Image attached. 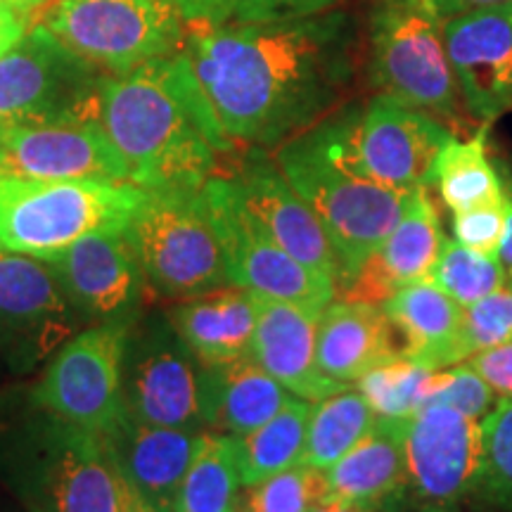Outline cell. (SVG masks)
I'll return each mask as SVG.
<instances>
[{
	"label": "cell",
	"mask_w": 512,
	"mask_h": 512,
	"mask_svg": "<svg viewBox=\"0 0 512 512\" xmlns=\"http://www.w3.org/2000/svg\"><path fill=\"white\" fill-rule=\"evenodd\" d=\"M98 121L124 159L128 181L143 190H197L233 150L211 117L188 57L152 60L105 76Z\"/></svg>",
	"instance_id": "7a4b0ae2"
},
{
	"label": "cell",
	"mask_w": 512,
	"mask_h": 512,
	"mask_svg": "<svg viewBox=\"0 0 512 512\" xmlns=\"http://www.w3.org/2000/svg\"><path fill=\"white\" fill-rule=\"evenodd\" d=\"M434 8L444 19L460 15V12L477 10V8H491V5H505L512 3V0H432Z\"/></svg>",
	"instance_id": "7bdbcfd3"
},
{
	"label": "cell",
	"mask_w": 512,
	"mask_h": 512,
	"mask_svg": "<svg viewBox=\"0 0 512 512\" xmlns=\"http://www.w3.org/2000/svg\"><path fill=\"white\" fill-rule=\"evenodd\" d=\"M434 370L411 358L396 356L356 380V389L377 418L408 420L420 411L425 384Z\"/></svg>",
	"instance_id": "1f68e13d"
},
{
	"label": "cell",
	"mask_w": 512,
	"mask_h": 512,
	"mask_svg": "<svg viewBox=\"0 0 512 512\" xmlns=\"http://www.w3.org/2000/svg\"><path fill=\"white\" fill-rule=\"evenodd\" d=\"M309 512H377L368 505L361 503H349V501H337V498H325L318 505H313Z\"/></svg>",
	"instance_id": "f6af8a7d"
},
{
	"label": "cell",
	"mask_w": 512,
	"mask_h": 512,
	"mask_svg": "<svg viewBox=\"0 0 512 512\" xmlns=\"http://www.w3.org/2000/svg\"><path fill=\"white\" fill-rule=\"evenodd\" d=\"M145 200L128 181L0 178V249L48 261L102 228H124Z\"/></svg>",
	"instance_id": "8992f818"
},
{
	"label": "cell",
	"mask_w": 512,
	"mask_h": 512,
	"mask_svg": "<svg viewBox=\"0 0 512 512\" xmlns=\"http://www.w3.org/2000/svg\"><path fill=\"white\" fill-rule=\"evenodd\" d=\"M200 434L181 427L147 425L121 408L100 432V439L121 479L159 512H174L178 486L195 456Z\"/></svg>",
	"instance_id": "ffe728a7"
},
{
	"label": "cell",
	"mask_w": 512,
	"mask_h": 512,
	"mask_svg": "<svg viewBox=\"0 0 512 512\" xmlns=\"http://www.w3.org/2000/svg\"><path fill=\"white\" fill-rule=\"evenodd\" d=\"M8 3L15 8L17 12H22V15H27L29 10L34 8H41V5H48L50 0H8Z\"/></svg>",
	"instance_id": "c3c4849f"
},
{
	"label": "cell",
	"mask_w": 512,
	"mask_h": 512,
	"mask_svg": "<svg viewBox=\"0 0 512 512\" xmlns=\"http://www.w3.org/2000/svg\"><path fill=\"white\" fill-rule=\"evenodd\" d=\"M102 79L38 22L0 57V126L98 121Z\"/></svg>",
	"instance_id": "9c48e42d"
},
{
	"label": "cell",
	"mask_w": 512,
	"mask_h": 512,
	"mask_svg": "<svg viewBox=\"0 0 512 512\" xmlns=\"http://www.w3.org/2000/svg\"><path fill=\"white\" fill-rule=\"evenodd\" d=\"M238 512H247V510H245V508H242V505H240V508H238Z\"/></svg>",
	"instance_id": "816d5d0a"
},
{
	"label": "cell",
	"mask_w": 512,
	"mask_h": 512,
	"mask_svg": "<svg viewBox=\"0 0 512 512\" xmlns=\"http://www.w3.org/2000/svg\"><path fill=\"white\" fill-rule=\"evenodd\" d=\"M444 240L437 209L427 190H411L389 238L347 285L339 287V294L349 302L384 306L403 285L430 278Z\"/></svg>",
	"instance_id": "7402d4cb"
},
{
	"label": "cell",
	"mask_w": 512,
	"mask_h": 512,
	"mask_svg": "<svg viewBox=\"0 0 512 512\" xmlns=\"http://www.w3.org/2000/svg\"><path fill=\"white\" fill-rule=\"evenodd\" d=\"M230 183L242 207L268 238L311 271L330 278L337 290L339 266L328 233L309 204L287 183L280 166L254 150L238 174L230 176Z\"/></svg>",
	"instance_id": "d6986e66"
},
{
	"label": "cell",
	"mask_w": 512,
	"mask_h": 512,
	"mask_svg": "<svg viewBox=\"0 0 512 512\" xmlns=\"http://www.w3.org/2000/svg\"><path fill=\"white\" fill-rule=\"evenodd\" d=\"M202 188L145 190V200L126 223L152 299L181 302L230 285Z\"/></svg>",
	"instance_id": "5b68a950"
},
{
	"label": "cell",
	"mask_w": 512,
	"mask_h": 512,
	"mask_svg": "<svg viewBox=\"0 0 512 512\" xmlns=\"http://www.w3.org/2000/svg\"><path fill=\"white\" fill-rule=\"evenodd\" d=\"M375 420L377 415L358 389L347 387L316 401L311 406L302 463L328 470L366 437Z\"/></svg>",
	"instance_id": "f546056e"
},
{
	"label": "cell",
	"mask_w": 512,
	"mask_h": 512,
	"mask_svg": "<svg viewBox=\"0 0 512 512\" xmlns=\"http://www.w3.org/2000/svg\"><path fill=\"white\" fill-rule=\"evenodd\" d=\"M406 422L377 418L366 437L325 470L328 498L361 503L377 512H401L413 505L403 448Z\"/></svg>",
	"instance_id": "603a6c76"
},
{
	"label": "cell",
	"mask_w": 512,
	"mask_h": 512,
	"mask_svg": "<svg viewBox=\"0 0 512 512\" xmlns=\"http://www.w3.org/2000/svg\"><path fill=\"white\" fill-rule=\"evenodd\" d=\"M124 228L95 230L46 261L69 306L86 328H131L143 316L150 299L143 268Z\"/></svg>",
	"instance_id": "5bb4252c"
},
{
	"label": "cell",
	"mask_w": 512,
	"mask_h": 512,
	"mask_svg": "<svg viewBox=\"0 0 512 512\" xmlns=\"http://www.w3.org/2000/svg\"><path fill=\"white\" fill-rule=\"evenodd\" d=\"M41 24L105 76L181 53L185 43L174 0H50Z\"/></svg>",
	"instance_id": "52a82bcc"
},
{
	"label": "cell",
	"mask_w": 512,
	"mask_h": 512,
	"mask_svg": "<svg viewBox=\"0 0 512 512\" xmlns=\"http://www.w3.org/2000/svg\"><path fill=\"white\" fill-rule=\"evenodd\" d=\"M486 128L484 124L465 143L451 138L439 155V190L453 214L505 200L496 169L486 157Z\"/></svg>",
	"instance_id": "4dcf8cb0"
},
{
	"label": "cell",
	"mask_w": 512,
	"mask_h": 512,
	"mask_svg": "<svg viewBox=\"0 0 512 512\" xmlns=\"http://www.w3.org/2000/svg\"><path fill=\"white\" fill-rule=\"evenodd\" d=\"M508 211L510 200L505 195V200L501 202L484 204V207L453 214V235H456V242L472 249V252L498 259V249H501L505 235V223H508Z\"/></svg>",
	"instance_id": "f35d334b"
},
{
	"label": "cell",
	"mask_w": 512,
	"mask_h": 512,
	"mask_svg": "<svg viewBox=\"0 0 512 512\" xmlns=\"http://www.w3.org/2000/svg\"><path fill=\"white\" fill-rule=\"evenodd\" d=\"M81 325L46 261L0 249V377L34 373Z\"/></svg>",
	"instance_id": "4fadbf2b"
},
{
	"label": "cell",
	"mask_w": 512,
	"mask_h": 512,
	"mask_svg": "<svg viewBox=\"0 0 512 512\" xmlns=\"http://www.w3.org/2000/svg\"><path fill=\"white\" fill-rule=\"evenodd\" d=\"M356 27L342 10L261 24L185 22L183 55L230 143L283 145L342 98Z\"/></svg>",
	"instance_id": "6da1fadb"
},
{
	"label": "cell",
	"mask_w": 512,
	"mask_h": 512,
	"mask_svg": "<svg viewBox=\"0 0 512 512\" xmlns=\"http://www.w3.org/2000/svg\"><path fill=\"white\" fill-rule=\"evenodd\" d=\"M171 325L200 366H216L249 356L256 306L245 287L228 285L181 299L166 311Z\"/></svg>",
	"instance_id": "484cf974"
},
{
	"label": "cell",
	"mask_w": 512,
	"mask_h": 512,
	"mask_svg": "<svg viewBox=\"0 0 512 512\" xmlns=\"http://www.w3.org/2000/svg\"><path fill=\"white\" fill-rule=\"evenodd\" d=\"M29 24L24 15H15L8 19H0V57H5L12 48L22 41V36L27 34Z\"/></svg>",
	"instance_id": "60d3db41"
},
{
	"label": "cell",
	"mask_w": 512,
	"mask_h": 512,
	"mask_svg": "<svg viewBox=\"0 0 512 512\" xmlns=\"http://www.w3.org/2000/svg\"><path fill=\"white\" fill-rule=\"evenodd\" d=\"M354 119L356 110H344L320 121L285 140L275 159L328 233L339 266L337 290L382 247L408 200V192L375 183L361 169L354 150Z\"/></svg>",
	"instance_id": "3957f363"
},
{
	"label": "cell",
	"mask_w": 512,
	"mask_h": 512,
	"mask_svg": "<svg viewBox=\"0 0 512 512\" xmlns=\"http://www.w3.org/2000/svg\"><path fill=\"white\" fill-rule=\"evenodd\" d=\"M505 275H508V280H510V285H512V268H508V271H505Z\"/></svg>",
	"instance_id": "f907efd6"
},
{
	"label": "cell",
	"mask_w": 512,
	"mask_h": 512,
	"mask_svg": "<svg viewBox=\"0 0 512 512\" xmlns=\"http://www.w3.org/2000/svg\"><path fill=\"white\" fill-rule=\"evenodd\" d=\"M432 0H380L370 17L368 74L377 91L415 110L453 117L458 81Z\"/></svg>",
	"instance_id": "ba28073f"
},
{
	"label": "cell",
	"mask_w": 512,
	"mask_h": 512,
	"mask_svg": "<svg viewBox=\"0 0 512 512\" xmlns=\"http://www.w3.org/2000/svg\"><path fill=\"white\" fill-rule=\"evenodd\" d=\"M15 15H22V12H17L8 0H0V19H8V17H15Z\"/></svg>",
	"instance_id": "681fc988"
},
{
	"label": "cell",
	"mask_w": 512,
	"mask_h": 512,
	"mask_svg": "<svg viewBox=\"0 0 512 512\" xmlns=\"http://www.w3.org/2000/svg\"><path fill=\"white\" fill-rule=\"evenodd\" d=\"M337 0H223L209 24H261L335 10Z\"/></svg>",
	"instance_id": "74e56055"
},
{
	"label": "cell",
	"mask_w": 512,
	"mask_h": 512,
	"mask_svg": "<svg viewBox=\"0 0 512 512\" xmlns=\"http://www.w3.org/2000/svg\"><path fill=\"white\" fill-rule=\"evenodd\" d=\"M494 403V389L486 384L484 377L465 363H458L448 370H434L425 384L420 408L448 406L467 418L482 420L494 408Z\"/></svg>",
	"instance_id": "8d00e7d4"
},
{
	"label": "cell",
	"mask_w": 512,
	"mask_h": 512,
	"mask_svg": "<svg viewBox=\"0 0 512 512\" xmlns=\"http://www.w3.org/2000/svg\"><path fill=\"white\" fill-rule=\"evenodd\" d=\"M444 48L467 110L491 121L512 107V3L448 17Z\"/></svg>",
	"instance_id": "ac0fdd59"
},
{
	"label": "cell",
	"mask_w": 512,
	"mask_h": 512,
	"mask_svg": "<svg viewBox=\"0 0 512 512\" xmlns=\"http://www.w3.org/2000/svg\"><path fill=\"white\" fill-rule=\"evenodd\" d=\"M119 512H159L155 505H150L143 496L133 489L126 479L119 484Z\"/></svg>",
	"instance_id": "ee69618b"
},
{
	"label": "cell",
	"mask_w": 512,
	"mask_h": 512,
	"mask_svg": "<svg viewBox=\"0 0 512 512\" xmlns=\"http://www.w3.org/2000/svg\"><path fill=\"white\" fill-rule=\"evenodd\" d=\"M510 200V211H508V223H505V235L501 242V249H498V261L505 266V271L512 268V195Z\"/></svg>",
	"instance_id": "bcb514c9"
},
{
	"label": "cell",
	"mask_w": 512,
	"mask_h": 512,
	"mask_svg": "<svg viewBox=\"0 0 512 512\" xmlns=\"http://www.w3.org/2000/svg\"><path fill=\"white\" fill-rule=\"evenodd\" d=\"M382 309L399 335L403 358L432 370L458 366L465 306L430 280H415L387 299Z\"/></svg>",
	"instance_id": "4316f807"
},
{
	"label": "cell",
	"mask_w": 512,
	"mask_h": 512,
	"mask_svg": "<svg viewBox=\"0 0 512 512\" xmlns=\"http://www.w3.org/2000/svg\"><path fill=\"white\" fill-rule=\"evenodd\" d=\"M202 190L219 233L230 285L323 313L335 299V283L275 245L242 207L230 178L211 176Z\"/></svg>",
	"instance_id": "8fae6325"
},
{
	"label": "cell",
	"mask_w": 512,
	"mask_h": 512,
	"mask_svg": "<svg viewBox=\"0 0 512 512\" xmlns=\"http://www.w3.org/2000/svg\"><path fill=\"white\" fill-rule=\"evenodd\" d=\"M427 280L446 292L453 302L470 306L486 294L501 290L508 275L498 259L472 252L456 240H444L437 264Z\"/></svg>",
	"instance_id": "d6a6232c"
},
{
	"label": "cell",
	"mask_w": 512,
	"mask_h": 512,
	"mask_svg": "<svg viewBox=\"0 0 512 512\" xmlns=\"http://www.w3.org/2000/svg\"><path fill=\"white\" fill-rule=\"evenodd\" d=\"M401 512H463L458 505H432V503H422V505H408Z\"/></svg>",
	"instance_id": "7dc6e473"
},
{
	"label": "cell",
	"mask_w": 512,
	"mask_h": 512,
	"mask_svg": "<svg viewBox=\"0 0 512 512\" xmlns=\"http://www.w3.org/2000/svg\"><path fill=\"white\" fill-rule=\"evenodd\" d=\"M512 342V287L486 294L479 302L465 306L460 328V363L477 351Z\"/></svg>",
	"instance_id": "d590c367"
},
{
	"label": "cell",
	"mask_w": 512,
	"mask_h": 512,
	"mask_svg": "<svg viewBox=\"0 0 512 512\" xmlns=\"http://www.w3.org/2000/svg\"><path fill=\"white\" fill-rule=\"evenodd\" d=\"M328 498V475L311 465H294L264 482L247 486L240 505L247 512H309Z\"/></svg>",
	"instance_id": "e575fe53"
},
{
	"label": "cell",
	"mask_w": 512,
	"mask_h": 512,
	"mask_svg": "<svg viewBox=\"0 0 512 512\" xmlns=\"http://www.w3.org/2000/svg\"><path fill=\"white\" fill-rule=\"evenodd\" d=\"M185 22H209L219 12L223 0H174Z\"/></svg>",
	"instance_id": "b9f144b4"
},
{
	"label": "cell",
	"mask_w": 512,
	"mask_h": 512,
	"mask_svg": "<svg viewBox=\"0 0 512 512\" xmlns=\"http://www.w3.org/2000/svg\"><path fill=\"white\" fill-rule=\"evenodd\" d=\"M128 328L88 325L69 337L27 394L31 406L100 434L121 411Z\"/></svg>",
	"instance_id": "7c38bea8"
},
{
	"label": "cell",
	"mask_w": 512,
	"mask_h": 512,
	"mask_svg": "<svg viewBox=\"0 0 512 512\" xmlns=\"http://www.w3.org/2000/svg\"><path fill=\"white\" fill-rule=\"evenodd\" d=\"M311 403L294 399L256 430L235 437L242 486H254L302 463Z\"/></svg>",
	"instance_id": "83f0119b"
},
{
	"label": "cell",
	"mask_w": 512,
	"mask_h": 512,
	"mask_svg": "<svg viewBox=\"0 0 512 512\" xmlns=\"http://www.w3.org/2000/svg\"><path fill=\"white\" fill-rule=\"evenodd\" d=\"M294 399L252 358L200 366V413L209 432L242 434L256 430Z\"/></svg>",
	"instance_id": "d4e9b609"
},
{
	"label": "cell",
	"mask_w": 512,
	"mask_h": 512,
	"mask_svg": "<svg viewBox=\"0 0 512 512\" xmlns=\"http://www.w3.org/2000/svg\"><path fill=\"white\" fill-rule=\"evenodd\" d=\"M484 460L477 498L512 512V396H501L482 418Z\"/></svg>",
	"instance_id": "836d02e7"
},
{
	"label": "cell",
	"mask_w": 512,
	"mask_h": 512,
	"mask_svg": "<svg viewBox=\"0 0 512 512\" xmlns=\"http://www.w3.org/2000/svg\"><path fill=\"white\" fill-rule=\"evenodd\" d=\"M453 136L406 102L380 93L354 119V150L375 183L411 192L437 181L441 150Z\"/></svg>",
	"instance_id": "2e32d148"
},
{
	"label": "cell",
	"mask_w": 512,
	"mask_h": 512,
	"mask_svg": "<svg viewBox=\"0 0 512 512\" xmlns=\"http://www.w3.org/2000/svg\"><path fill=\"white\" fill-rule=\"evenodd\" d=\"M0 479L27 512H119L121 477L100 434L29 399L0 415Z\"/></svg>",
	"instance_id": "277c9868"
},
{
	"label": "cell",
	"mask_w": 512,
	"mask_h": 512,
	"mask_svg": "<svg viewBox=\"0 0 512 512\" xmlns=\"http://www.w3.org/2000/svg\"><path fill=\"white\" fill-rule=\"evenodd\" d=\"M0 178L119 183L128 169L100 121L12 124L0 126Z\"/></svg>",
	"instance_id": "e0dca14e"
},
{
	"label": "cell",
	"mask_w": 512,
	"mask_h": 512,
	"mask_svg": "<svg viewBox=\"0 0 512 512\" xmlns=\"http://www.w3.org/2000/svg\"><path fill=\"white\" fill-rule=\"evenodd\" d=\"M463 363L482 375L494 392L501 396H512V342L477 351L475 356H470Z\"/></svg>",
	"instance_id": "ab89813d"
},
{
	"label": "cell",
	"mask_w": 512,
	"mask_h": 512,
	"mask_svg": "<svg viewBox=\"0 0 512 512\" xmlns=\"http://www.w3.org/2000/svg\"><path fill=\"white\" fill-rule=\"evenodd\" d=\"M396 356H401L399 335L382 306L332 299L320 313L316 361L332 380L349 387V382Z\"/></svg>",
	"instance_id": "cb8c5ba5"
},
{
	"label": "cell",
	"mask_w": 512,
	"mask_h": 512,
	"mask_svg": "<svg viewBox=\"0 0 512 512\" xmlns=\"http://www.w3.org/2000/svg\"><path fill=\"white\" fill-rule=\"evenodd\" d=\"M254 306L256 325L249 358L259 363L275 382L309 403L347 389V384L332 380L318 368V311L261 294H254Z\"/></svg>",
	"instance_id": "44dd1931"
},
{
	"label": "cell",
	"mask_w": 512,
	"mask_h": 512,
	"mask_svg": "<svg viewBox=\"0 0 512 512\" xmlns=\"http://www.w3.org/2000/svg\"><path fill=\"white\" fill-rule=\"evenodd\" d=\"M240 486L235 437L204 430L178 486L174 512H238Z\"/></svg>",
	"instance_id": "f1b7e54d"
},
{
	"label": "cell",
	"mask_w": 512,
	"mask_h": 512,
	"mask_svg": "<svg viewBox=\"0 0 512 512\" xmlns=\"http://www.w3.org/2000/svg\"><path fill=\"white\" fill-rule=\"evenodd\" d=\"M121 408L147 425L204 432L200 363L166 313H143L128 328L121 366Z\"/></svg>",
	"instance_id": "30bf717a"
},
{
	"label": "cell",
	"mask_w": 512,
	"mask_h": 512,
	"mask_svg": "<svg viewBox=\"0 0 512 512\" xmlns=\"http://www.w3.org/2000/svg\"><path fill=\"white\" fill-rule=\"evenodd\" d=\"M408 498L413 505H458L482 477V422L448 406H425L406 422Z\"/></svg>",
	"instance_id": "9a60e30c"
}]
</instances>
